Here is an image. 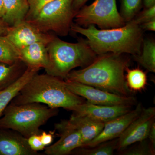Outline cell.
I'll list each match as a JSON object with an SVG mask.
<instances>
[{
    "label": "cell",
    "mask_w": 155,
    "mask_h": 155,
    "mask_svg": "<svg viewBox=\"0 0 155 155\" xmlns=\"http://www.w3.org/2000/svg\"><path fill=\"white\" fill-rule=\"evenodd\" d=\"M60 138L55 143L45 148V153L48 155H67L82 146L81 135L69 122L65 120L55 125Z\"/></svg>",
    "instance_id": "11"
},
{
    "label": "cell",
    "mask_w": 155,
    "mask_h": 155,
    "mask_svg": "<svg viewBox=\"0 0 155 155\" xmlns=\"http://www.w3.org/2000/svg\"><path fill=\"white\" fill-rule=\"evenodd\" d=\"M142 106L139 103L134 109L105 122L104 128L95 138L81 147H91L97 145L119 137L130 123L141 113Z\"/></svg>",
    "instance_id": "12"
},
{
    "label": "cell",
    "mask_w": 155,
    "mask_h": 155,
    "mask_svg": "<svg viewBox=\"0 0 155 155\" xmlns=\"http://www.w3.org/2000/svg\"><path fill=\"white\" fill-rule=\"evenodd\" d=\"M71 30L85 36L89 45L97 55L112 53L134 56L141 52L143 30L131 22L119 28L104 29H97L94 25L84 28L72 23Z\"/></svg>",
    "instance_id": "2"
},
{
    "label": "cell",
    "mask_w": 155,
    "mask_h": 155,
    "mask_svg": "<svg viewBox=\"0 0 155 155\" xmlns=\"http://www.w3.org/2000/svg\"><path fill=\"white\" fill-rule=\"evenodd\" d=\"M88 0H73L72 3V8L75 12H77L78 10L84 5Z\"/></svg>",
    "instance_id": "32"
},
{
    "label": "cell",
    "mask_w": 155,
    "mask_h": 155,
    "mask_svg": "<svg viewBox=\"0 0 155 155\" xmlns=\"http://www.w3.org/2000/svg\"><path fill=\"white\" fill-rule=\"evenodd\" d=\"M84 102L83 98L70 91L61 78L47 73H37L11 103L16 105L40 103L50 108H62L72 111Z\"/></svg>",
    "instance_id": "3"
},
{
    "label": "cell",
    "mask_w": 155,
    "mask_h": 155,
    "mask_svg": "<svg viewBox=\"0 0 155 155\" xmlns=\"http://www.w3.org/2000/svg\"><path fill=\"white\" fill-rule=\"evenodd\" d=\"M20 61L19 50L5 35H0V62L12 64Z\"/></svg>",
    "instance_id": "23"
},
{
    "label": "cell",
    "mask_w": 155,
    "mask_h": 155,
    "mask_svg": "<svg viewBox=\"0 0 155 155\" xmlns=\"http://www.w3.org/2000/svg\"><path fill=\"white\" fill-rule=\"evenodd\" d=\"M155 120V108H143L141 113L118 137L117 150L121 152L134 143L147 139Z\"/></svg>",
    "instance_id": "9"
},
{
    "label": "cell",
    "mask_w": 155,
    "mask_h": 155,
    "mask_svg": "<svg viewBox=\"0 0 155 155\" xmlns=\"http://www.w3.org/2000/svg\"><path fill=\"white\" fill-rule=\"evenodd\" d=\"M27 138L10 129L0 128V155H35Z\"/></svg>",
    "instance_id": "14"
},
{
    "label": "cell",
    "mask_w": 155,
    "mask_h": 155,
    "mask_svg": "<svg viewBox=\"0 0 155 155\" xmlns=\"http://www.w3.org/2000/svg\"><path fill=\"white\" fill-rule=\"evenodd\" d=\"M129 105L105 106L93 104L87 101L79 105L72 111L98 122H105L124 115L132 110Z\"/></svg>",
    "instance_id": "13"
},
{
    "label": "cell",
    "mask_w": 155,
    "mask_h": 155,
    "mask_svg": "<svg viewBox=\"0 0 155 155\" xmlns=\"http://www.w3.org/2000/svg\"><path fill=\"white\" fill-rule=\"evenodd\" d=\"M5 13L4 2L3 0H0V18H2Z\"/></svg>",
    "instance_id": "35"
},
{
    "label": "cell",
    "mask_w": 155,
    "mask_h": 155,
    "mask_svg": "<svg viewBox=\"0 0 155 155\" xmlns=\"http://www.w3.org/2000/svg\"><path fill=\"white\" fill-rule=\"evenodd\" d=\"M68 120L80 133L82 146L95 138L102 130L105 124L74 113Z\"/></svg>",
    "instance_id": "16"
},
{
    "label": "cell",
    "mask_w": 155,
    "mask_h": 155,
    "mask_svg": "<svg viewBox=\"0 0 155 155\" xmlns=\"http://www.w3.org/2000/svg\"><path fill=\"white\" fill-rule=\"evenodd\" d=\"M154 19L155 5L149 8H144L143 11L139 12L130 22L140 25L143 23Z\"/></svg>",
    "instance_id": "26"
},
{
    "label": "cell",
    "mask_w": 155,
    "mask_h": 155,
    "mask_svg": "<svg viewBox=\"0 0 155 155\" xmlns=\"http://www.w3.org/2000/svg\"><path fill=\"white\" fill-rule=\"evenodd\" d=\"M147 139L152 145L155 147V122L151 127Z\"/></svg>",
    "instance_id": "31"
},
{
    "label": "cell",
    "mask_w": 155,
    "mask_h": 155,
    "mask_svg": "<svg viewBox=\"0 0 155 155\" xmlns=\"http://www.w3.org/2000/svg\"><path fill=\"white\" fill-rule=\"evenodd\" d=\"M141 52L133 56L134 61L149 72H155V42L153 40H143Z\"/></svg>",
    "instance_id": "20"
},
{
    "label": "cell",
    "mask_w": 155,
    "mask_h": 155,
    "mask_svg": "<svg viewBox=\"0 0 155 155\" xmlns=\"http://www.w3.org/2000/svg\"><path fill=\"white\" fill-rule=\"evenodd\" d=\"M25 65L20 61L8 64L0 62V91L10 86L23 74Z\"/></svg>",
    "instance_id": "19"
},
{
    "label": "cell",
    "mask_w": 155,
    "mask_h": 155,
    "mask_svg": "<svg viewBox=\"0 0 155 155\" xmlns=\"http://www.w3.org/2000/svg\"><path fill=\"white\" fill-rule=\"evenodd\" d=\"M47 45L37 42L19 50L20 61L27 67L46 70L49 64Z\"/></svg>",
    "instance_id": "15"
},
{
    "label": "cell",
    "mask_w": 155,
    "mask_h": 155,
    "mask_svg": "<svg viewBox=\"0 0 155 155\" xmlns=\"http://www.w3.org/2000/svg\"><path fill=\"white\" fill-rule=\"evenodd\" d=\"M53 0H27L29 5V11L25 20H29L34 17L41 9Z\"/></svg>",
    "instance_id": "27"
},
{
    "label": "cell",
    "mask_w": 155,
    "mask_h": 155,
    "mask_svg": "<svg viewBox=\"0 0 155 155\" xmlns=\"http://www.w3.org/2000/svg\"><path fill=\"white\" fill-rule=\"evenodd\" d=\"M73 1L53 0L26 21L44 33L53 31L59 36H67L76 13L72 8Z\"/></svg>",
    "instance_id": "6"
},
{
    "label": "cell",
    "mask_w": 155,
    "mask_h": 155,
    "mask_svg": "<svg viewBox=\"0 0 155 155\" xmlns=\"http://www.w3.org/2000/svg\"><path fill=\"white\" fill-rule=\"evenodd\" d=\"M74 18L80 26L96 25L102 29L119 28L126 24L118 11L116 0H95L79 9Z\"/></svg>",
    "instance_id": "7"
},
{
    "label": "cell",
    "mask_w": 155,
    "mask_h": 155,
    "mask_svg": "<svg viewBox=\"0 0 155 155\" xmlns=\"http://www.w3.org/2000/svg\"><path fill=\"white\" fill-rule=\"evenodd\" d=\"M120 14L125 23L130 22L140 11L142 0H120Z\"/></svg>",
    "instance_id": "24"
},
{
    "label": "cell",
    "mask_w": 155,
    "mask_h": 155,
    "mask_svg": "<svg viewBox=\"0 0 155 155\" xmlns=\"http://www.w3.org/2000/svg\"><path fill=\"white\" fill-rule=\"evenodd\" d=\"M128 61L122 54L107 53L82 69L72 70L66 81L83 84L120 95L130 96L124 72Z\"/></svg>",
    "instance_id": "1"
},
{
    "label": "cell",
    "mask_w": 155,
    "mask_h": 155,
    "mask_svg": "<svg viewBox=\"0 0 155 155\" xmlns=\"http://www.w3.org/2000/svg\"><path fill=\"white\" fill-rule=\"evenodd\" d=\"M49 64L45 72L49 75L65 79L67 75L78 67L84 68L97 57L86 39L76 43L64 41L54 36L47 45Z\"/></svg>",
    "instance_id": "4"
},
{
    "label": "cell",
    "mask_w": 155,
    "mask_h": 155,
    "mask_svg": "<svg viewBox=\"0 0 155 155\" xmlns=\"http://www.w3.org/2000/svg\"><path fill=\"white\" fill-rule=\"evenodd\" d=\"M28 145L31 150L37 152L43 150L45 147L43 144L41 140L40 134H34L27 138Z\"/></svg>",
    "instance_id": "28"
},
{
    "label": "cell",
    "mask_w": 155,
    "mask_h": 155,
    "mask_svg": "<svg viewBox=\"0 0 155 155\" xmlns=\"http://www.w3.org/2000/svg\"><path fill=\"white\" fill-rule=\"evenodd\" d=\"M126 75L125 81L130 91H140L143 90L147 84V75L146 72L139 68L125 69Z\"/></svg>",
    "instance_id": "21"
},
{
    "label": "cell",
    "mask_w": 155,
    "mask_h": 155,
    "mask_svg": "<svg viewBox=\"0 0 155 155\" xmlns=\"http://www.w3.org/2000/svg\"><path fill=\"white\" fill-rule=\"evenodd\" d=\"M65 81L70 91L93 104L105 106L134 105L136 103L134 97L120 95L94 87L74 81Z\"/></svg>",
    "instance_id": "8"
},
{
    "label": "cell",
    "mask_w": 155,
    "mask_h": 155,
    "mask_svg": "<svg viewBox=\"0 0 155 155\" xmlns=\"http://www.w3.org/2000/svg\"><path fill=\"white\" fill-rule=\"evenodd\" d=\"M5 35L19 51L37 42L48 44L54 37L48 33L41 32L25 20L10 26Z\"/></svg>",
    "instance_id": "10"
},
{
    "label": "cell",
    "mask_w": 155,
    "mask_h": 155,
    "mask_svg": "<svg viewBox=\"0 0 155 155\" xmlns=\"http://www.w3.org/2000/svg\"><path fill=\"white\" fill-rule=\"evenodd\" d=\"M143 30L155 31V19L143 23L139 25Z\"/></svg>",
    "instance_id": "30"
},
{
    "label": "cell",
    "mask_w": 155,
    "mask_h": 155,
    "mask_svg": "<svg viewBox=\"0 0 155 155\" xmlns=\"http://www.w3.org/2000/svg\"><path fill=\"white\" fill-rule=\"evenodd\" d=\"M9 27L10 26L4 22L2 18H0V35H5Z\"/></svg>",
    "instance_id": "33"
},
{
    "label": "cell",
    "mask_w": 155,
    "mask_h": 155,
    "mask_svg": "<svg viewBox=\"0 0 155 155\" xmlns=\"http://www.w3.org/2000/svg\"><path fill=\"white\" fill-rule=\"evenodd\" d=\"M146 139L138 142V143L123 150L121 152L123 155H155L154 147L150 143L149 140Z\"/></svg>",
    "instance_id": "25"
},
{
    "label": "cell",
    "mask_w": 155,
    "mask_h": 155,
    "mask_svg": "<svg viewBox=\"0 0 155 155\" xmlns=\"http://www.w3.org/2000/svg\"><path fill=\"white\" fill-rule=\"evenodd\" d=\"M118 142L117 138L91 147H79L75 150L77 154L81 155H112L117 149Z\"/></svg>",
    "instance_id": "22"
},
{
    "label": "cell",
    "mask_w": 155,
    "mask_h": 155,
    "mask_svg": "<svg viewBox=\"0 0 155 155\" xmlns=\"http://www.w3.org/2000/svg\"><path fill=\"white\" fill-rule=\"evenodd\" d=\"M40 136L41 142L45 147L51 144L54 136V132H46L45 131L41 132Z\"/></svg>",
    "instance_id": "29"
},
{
    "label": "cell",
    "mask_w": 155,
    "mask_h": 155,
    "mask_svg": "<svg viewBox=\"0 0 155 155\" xmlns=\"http://www.w3.org/2000/svg\"><path fill=\"white\" fill-rule=\"evenodd\" d=\"M5 13L2 19L9 26L25 20L29 11L27 0H3Z\"/></svg>",
    "instance_id": "18"
},
{
    "label": "cell",
    "mask_w": 155,
    "mask_h": 155,
    "mask_svg": "<svg viewBox=\"0 0 155 155\" xmlns=\"http://www.w3.org/2000/svg\"><path fill=\"white\" fill-rule=\"evenodd\" d=\"M143 5L145 8H149L155 5V0H142Z\"/></svg>",
    "instance_id": "34"
},
{
    "label": "cell",
    "mask_w": 155,
    "mask_h": 155,
    "mask_svg": "<svg viewBox=\"0 0 155 155\" xmlns=\"http://www.w3.org/2000/svg\"><path fill=\"white\" fill-rule=\"evenodd\" d=\"M40 69L27 67L25 71L15 82L0 91V117L5 109L19 91Z\"/></svg>",
    "instance_id": "17"
},
{
    "label": "cell",
    "mask_w": 155,
    "mask_h": 155,
    "mask_svg": "<svg viewBox=\"0 0 155 155\" xmlns=\"http://www.w3.org/2000/svg\"><path fill=\"white\" fill-rule=\"evenodd\" d=\"M58 109L40 103L16 105L10 103L0 117V128L10 129L28 138L40 134V128L58 113Z\"/></svg>",
    "instance_id": "5"
}]
</instances>
